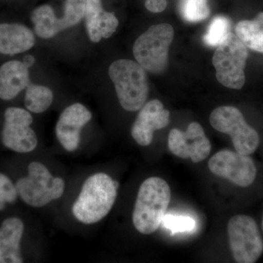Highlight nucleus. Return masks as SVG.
Segmentation results:
<instances>
[{"mask_svg":"<svg viewBox=\"0 0 263 263\" xmlns=\"http://www.w3.org/2000/svg\"><path fill=\"white\" fill-rule=\"evenodd\" d=\"M119 183L108 174L98 173L89 176L74 202L72 214L81 222L95 224L111 210L117 196Z\"/></svg>","mask_w":263,"mask_h":263,"instance_id":"obj_1","label":"nucleus"},{"mask_svg":"<svg viewBox=\"0 0 263 263\" xmlns=\"http://www.w3.org/2000/svg\"><path fill=\"white\" fill-rule=\"evenodd\" d=\"M168 183L160 177L145 180L138 191L133 214L135 228L143 235L155 233L162 224L171 202Z\"/></svg>","mask_w":263,"mask_h":263,"instance_id":"obj_2","label":"nucleus"},{"mask_svg":"<svg viewBox=\"0 0 263 263\" xmlns=\"http://www.w3.org/2000/svg\"><path fill=\"white\" fill-rule=\"evenodd\" d=\"M108 73L122 108L131 112L141 110L148 95L146 70L132 60H119L110 65Z\"/></svg>","mask_w":263,"mask_h":263,"instance_id":"obj_3","label":"nucleus"},{"mask_svg":"<svg viewBox=\"0 0 263 263\" xmlns=\"http://www.w3.org/2000/svg\"><path fill=\"white\" fill-rule=\"evenodd\" d=\"M174 37L169 24L152 26L133 46V54L140 65L152 73H162L168 64V49Z\"/></svg>","mask_w":263,"mask_h":263,"instance_id":"obj_4","label":"nucleus"},{"mask_svg":"<svg viewBox=\"0 0 263 263\" xmlns=\"http://www.w3.org/2000/svg\"><path fill=\"white\" fill-rule=\"evenodd\" d=\"M28 173V176L18 180L15 188L21 198L30 206H45L63 195L65 181L53 178L44 164L31 162Z\"/></svg>","mask_w":263,"mask_h":263,"instance_id":"obj_5","label":"nucleus"},{"mask_svg":"<svg viewBox=\"0 0 263 263\" xmlns=\"http://www.w3.org/2000/svg\"><path fill=\"white\" fill-rule=\"evenodd\" d=\"M248 51L237 35L230 32L213 56L218 81L226 87L240 89L245 84V69Z\"/></svg>","mask_w":263,"mask_h":263,"instance_id":"obj_6","label":"nucleus"},{"mask_svg":"<svg viewBox=\"0 0 263 263\" xmlns=\"http://www.w3.org/2000/svg\"><path fill=\"white\" fill-rule=\"evenodd\" d=\"M228 235L232 255L238 263H254L263 253V239L252 216L238 214L228 221Z\"/></svg>","mask_w":263,"mask_h":263,"instance_id":"obj_7","label":"nucleus"},{"mask_svg":"<svg viewBox=\"0 0 263 263\" xmlns=\"http://www.w3.org/2000/svg\"><path fill=\"white\" fill-rule=\"evenodd\" d=\"M210 123L216 130L229 135L236 152L251 155L258 148V133L247 124L243 114L235 107L214 109L211 114Z\"/></svg>","mask_w":263,"mask_h":263,"instance_id":"obj_8","label":"nucleus"},{"mask_svg":"<svg viewBox=\"0 0 263 263\" xmlns=\"http://www.w3.org/2000/svg\"><path fill=\"white\" fill-rule=\"evenodd\" d=\"M86 0H66L61 18L55 15L50 5H44L33 10L31 20L34 32L43 39L53 37L62 31L77 25L84 18Z\"/></svg>","mask_w":263,"mask_h":263,"instance_id":"obj_9","label":"nucleus"},{"mask_svg":"<svg viewBox=\"0 0 263 263\" xmlns=\"http://www.w3.org/2000/svg\"><path fill=\"white\" fill-rule=\"evenodd\" d=\"M211 172L240 187H249L257 177V169L249 155L230 150H221L209 161Z\"/></svg>","mask_w":263,"mask_h":263,"instance_id":"obj_10","label":"nucleus"},{"mask_svg":"<svg viewBox=\"0 0 263 263\" xmlns=\"http://www.w3.org/2000/svg\"><path fill=\"white\" fill-rule=\"evenodd\" d=\"M32 116L25 109L11 107L5 112L2 141L7 148L18 153H29L37 146V138L30 127Z\"/></svg>","mask_w":263,"mask_h":263,"instance_id":"obj_11","label":"nucleus"},{"mask_svg":"<svg viewBox=\"0 0 263 263\" xmlns=\"http://www.w3.org/2000/svg\"><path fill=\"white\" fill-rule=\"evenodd\" d=\"M168 148L179 158L190 159L194 163L205 160L210 155L212 144L199 123L192 122L183 132L173 129L168 136Z\"/></svg>","mask_w":263,"mask_h":263,"instance_id":"obj_12","label":"nucleus"},{"mask_svg":"<svg viewBox=\"0 0 263 263\" xmlns=\"http://www.w3.org/2000/svg\"><path fill=\"white\" fill-rule=\"evenodd\" d=\"M169 122L170 112L164 108L162 102L151 100L141 108L132 127V136L141 146H149L155 131L167 127Z\"/></svg>","mask_w":263,"mask_h":263,"instance_id":"obj_13","label":"nucleus"},{"mask_svg":"<svg viewBox=\"0 0 263 263\" xmlns=\"http://www.w3.org/2000/svg\"><path fill=\"white\" fill-rule=\"evenodd\" d=\"M91 117V112L81 103L72 104L63 110L57 123L56 135L67 152L77 149L81 141V129Z\"/></svg>","mask_w":263,"mask_h":263,"instance_id":"obj_14","label":"nucleus"},{"mask_svg":"<svg viewBox=\"0 0 263 263\" xmlns=\"http://www.w3.org/2000/svg\"><path fill=\"white\" fill-rule=\"evenodd\" d=\"M84 18L88 36L93 43L111 37L119 26L117 16L103 9L101 0H86Z\"/></svg>","mask_w":263,"mask_h":263,"instance_id":"obj_15","label":"nucleus"},{"mask_svg":"<svg viewBox=\"0 0 263 263\" xmlns=\"http://www.w3.org/2000/svg\"><path fill=\"white\" fill-rule=\"evenodd\" d=\"M23 221L16 217L8 218L0 227V263H22L20 243L23 236Z\"/></svg>","mask_w":263,"mask_h":263,"instance_id":"obj_16","label":"nucleus"},{"mask_svg":"<svg viewBox=\"0 0 263 263\" xmlns=\"http://www.w3.org/2000/svg\"><path fill=\"white\" fill-rule=\"evenodd\" d=\"M29 85L28 67L23 62L10 61L0 67V99L15 98Z\"/></svg>","mask_w":263,"mask_h":263,"instance_id":"obj_17","label":"nucleus"},{"mask_svg":"<svg viewBox=\"0 0 263 263\" xmlns=\"http://www.w3.org/2000/svg\"><path fill=\"white\" fill-rule=\"evenodd\" d=\"M35 37L32 31L20 24H0V53L14 55L29 51Z\"/></svg>","mask_w":263,"mask_h":263,"instance_id":"obj_18","label":"nucleus"},{"mask_svg":"<svg viewBox=\"0 0 263 263\" xmlns=\"http://www.w3.org/2000/svg\"><path fill=\"white\" fill-rule=\"evenodd\" d=\"M235 32L246 47L263 53V12L254 20L238 22Z\"/></svg>","mask_w":263,"mask_h":263,"instance_id":"obj_19","label":"nucleus"},{"mask_svg":"<svg viewBox=\"0 0 263 263\" xmlns=\"http://www.w3.org/2000/svg\"><path fill=\"white\" fill-rule=\"evenodd\" d=\"M53 95L49 88L41 85L30 84L26 91V108L34 114L46 111L53 103Z\"/></svg>","mask_w":263,"mask_h":263,"instance_id":"obj_20","label":"nucleus"},{"mask_svg":"<svg viewBox=\"0 0 263 263\" xmlns=\"http://www.w3.org/2000/svg\"><path fill=\"white\" fill-rule=\"evenodd\" d=\"M180 13L188 22H199L205 20L210 15L208 0H181Z\"/></svg>","mask_w":263,"mask_h":263,"instance_id":"obj_21","label":"nucleus"},{"mask_svg":"<svg viewBox=\"0 0 263 263\" xmlns=\"http://www.w3.org/2000/svg\"><path fill=\"white\" fill-rule=\"evenodd\" d=\"M230 23L224 16H216L213 19L204 35V42L211 47H217L230 33Z\"/></svg>","mask_w":263,"mask_h":263,"instance_id":"obj_22","label":"nucleus"},{"mask_svg":"<svg viewBox=\"0 0 263 263\" xmlns=\"http://www.w3.org/2000/svg\"><path fill=\"white\" fill-rule=\"evenodd\" d=\"M162 224L173 233L192 231L195 228V221L190 216L165 214Z\"/></svg>","mask_w":263,"mask_h":263,"instance_id":"obj_23","label":"nucleus"},{"mask_svg":"<svg viewBox=\"0 0 263 263\" xmlns=\"http://www.w3.org/2000/svg\"><path fill=\"white\" fill-rule=\"evenodd\" d=\"M18 195L16 188L9 178L0 174V212L4 210L6 204L13 203Z\"/></svg>","mask_w":263,"mask_h":263,"instance_id":"obj_24","label":"nucleus"},{"mask_svg":"<svg viewBox=\"0 0 263 263\" xmlns=\"http://www.w3.org/2000/svg\"><path fill=\"white\" fill-rule=\"evenodd\" d=\"M146 9L152 13H158L164 11L167 7L166 0H146Z\"/></svg>","mask_w":263,"mask_h":263,"instance_id":"obj_25","label":"nucleus"},{"mask_svg":"<svg viewBox=\"0 0 263 263\" xmlns=\"http://www.w3.org/2000/svg\"><path fill=\"white\" fill-rule=\"evenodd\" d=\"M34 62H35V59L32 55H27V56L24 57L23 63L28 68L32 67Z\"/></svg>","mask_w":263,"mask_h":263,"instance_id":"obj_26","label":"nucleus"},{"mask_svg":"<svg viewBox=\"0 0 263 263\" xmlns=\"http://www.w3.org/2000/svg\"><path fill=\"white\" fill-rule=\"evenodd\" d=\"M262 228L263 230V216H262Z\"/></svg>","mask_w":263,"mask_h":263,"instance_id":"obj_27","label":"nucleus"}]
</instances>
